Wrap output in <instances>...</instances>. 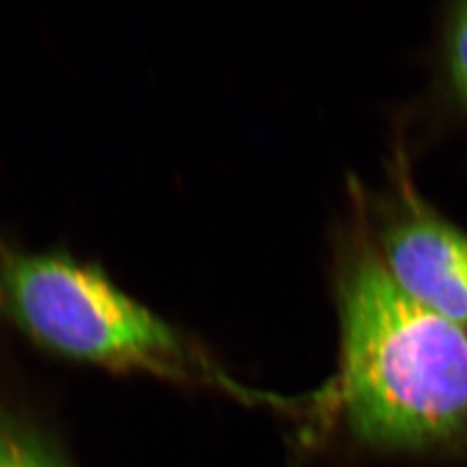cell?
Segmentation results:
<instances>
[{
  "instance_id": "1",
  "label": "cell",
  "mask_w": 467,
  "mask_h": 467,
  "mask_svg": "<svg viewBox=\"0 0 467 467\" xmlns=\"http://www.w3.org/2000/svg\"><path fill=\"white\" fill-rule=\"evenodd\" d=\"M341 400L370 443L414 449L467 424V333L405 295L381 256L362 254L345 275Z\"/></svg>"
},
{
  "instance_id": "2",
  "label": "cell",
  "mask_w": 467,
  "mask_h": 467,
  "mask_svg": "<svg viewBox=\"0 0 467 467\" xmlns=\"http://www.w3.org/2000/svg\"><path fill=\"white\" fill-rule=\"evenodd\" d=\"M0 320L77 362L275 401L237 383L192 336L67 250L25 248L0 235Z\"/></svg>"
},
{
  "instance_id": "3",
  "label": "cell",
  "mask_w": 467,
  "mask_h": 467,
  "mask_svg": "<svg viewBox=\"0 0 467 467\" xmlns=\"http://www.w3.org/2000/svg\"><path fill=\"white\" fill-rule=\"evenodd\" d=\"M384 267L401 291L467 329V234L431 217H410L384 237Z\"/></svg>"
},
{
  "instance_id": "4",
  "label": "cell",
  "mask_w": 467,
  "mask_h": 467,
  "mask_svg": "<svg viewBox=\"0 0 467 467\" xmlns=\"http://www.w3.org/2000/svg\"><path fill=\"white\" fill-rule=\"evenodd\" d=\"M0 467H65L21 419L0 407Z\"/></svg>"
},
{
  "instance_id": "5",
  "label": "cell",
  "mask_w": 467,
  "mask_h": 467,
  "mask_svg": "<svg viewBox=\"0 0 467 467\" xmlns=\"http://www.w3.org/2000/svg\"><path fill=\"white\" fill-rule=\"evenodd\" d=\"M451 80L467 102V2L455 9L449 36Z\"/></svg>"
},
{
  "instance_id": "6",
  "label": "cell",
  "mask_w": 467,
  "mask_h": 467,
  "mask_svg": "<svg viewBox=\"0 0 467 467\" xmlns=\"http://www.w3.org/2000/svg\"><path fill=\"white\" fill-rule=\"evenodd\" d=\"M466 333H467V329H466Z\"/></svg>"
}]
</instances>
